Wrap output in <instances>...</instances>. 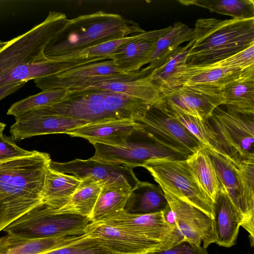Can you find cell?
<instances>
[{"instance_id": "20", "label": "cell", "mask_w": 254, "mask_h": 254, "mask_svg": "<svg viewBox=\"0 0 254 254\" xmlns=\"http://www.w3.org/2000/svg\"><path fill=\"white\" fill-rule=\"evenodd\" d=\"M139 128L140 126L134 120H114L90 123L66 134L86 139L92 144L97 143L121 146L126 142L132 132Z\"/></svg>"}, {"instance_id": "26", "label": "cell", "mask_w": 254, "mask_h": 254, "mask_svg": "<svg viewBox=\"0 0 254 254\" xmlns=\"http://www.w3.org/2000/svg\"><path fill=\"white\" fill-rule=\"evenodd\" d=\"M238 194L236 208L242 222L241 226L249 233L254 242V160L243 162L237 167Z\"/></svg>"}, {"instance_id": "11", "label": "cell", "mask_w": 254, "mask_h": 254, "mask_svg": "<svg viewBox=\"0 0 254 254\" xmlns=\"http://www.w3.org/2000/svg\"><path fill=\"white\" fill-rule=\"evenodd\" d=\"M134 121L156 141L187 158L204 147L177 119L154 104L142 118Z\"/></svg>"}, {"instance_id": "32", "label": "cell", "mask_w": 254, "mask_h": 254, "mask_svg": "<svg viewBox=\"0 0 254 254\" xmlns=\"http://www.w3.org/2000/svg\"><path fill=\"white\" fill-rule=\"evenodd\" d=\"M199 184L213 202L219 191V182L207 149L202 147L186 159Z\"/></svg>"}, {"instance_id": "39", "label": "cell", "mask_w": 254, "mask_h": 254, "mask_svg": "<svg viewBox=\"0 0 254 254\" xmlns=\"http://www.w3.org/2000/svg\"><path fill=\"white\" fill-rule=\"evenodd\" d=\"M42 254H121L113 250L103 240L88 234L74 243Z\"/></svg>"}, {"instance_id": "18", "label": "cell", "mask_w": 254, "mask_h": 254, "mask_svg": "<svg viewBox=\"0 0 254 254\" xmlns=\"http://www.w3.org/2000/svg\"><path fill=\"white\" fill-rule=\"evenodd\" d=\"M172 26L142 33L137 38L119 46L111 60L124 73L139 70L152 55L158 39L170 31Z\"/></svg>"}, {"instance_id": "2", "label": "cell", "mask_w": 254, "mask_h": 254, "mask_svg": "<svg viewBox=\"0 0 254 254\" xmlns=\"http://www.w3.org/2000/svg\"><path fill=\"white\" fill-rule=\"evenodd\" d=\"M145 32L137 23L121 15L99 11L68 19L46 47L44 54L49 59L57 58Z\"/></svg>"}, {"instance_id": "10", "label": "cell", "mask_w": 254, "mask_h": 254, "mask_svg": "<svg viewBox=\"0 0 254 254\" xmlns=\"http://www.w3.org/2000/svg\"><path fill=\"white\" fill-rule=\"evenodd\" d=\"M220 88L213 85H182L161 94L154 105L164 111L209 120L214 110L223 104Z\"/></svg>"}, {"instance_id": "42", "label": "cell", "mask_w": 254, "mask_h": 254, "mask_svg": "<svg viewBox=\"0 0 254 254\" xmlns=\"http://www.w3.org/2000/svg\"><path fill=\"white\" fill-rule=\"evenodd\" d=\"M149 254H208L206 249L183 241L165 250Z\"/></svg>"}, {"instance_id": "1", "label": "cell", "mask_w": 254, "mask_h": 254, "mask_svg": "<svg viewBox=\"0 0 254 254\" xmlns=\"http://www.w3.org/2000/svg\"><path fill=\"white\" fill-rule=\"evenodd\" d=\"M51 159L36 151L31 156L0 164V232L41 202L45 173Z\"/></svg>"}, {"instance_id": "43", "label": "cell", "mask_w": 254, "mask_h": 254, "mask_svg": "<svg viewBox=\"0 0 254 254\" xmlns=\"http://www.w3.org/2000/svg\"><path fill=\"white\" fill-rule=\"evenodd\" d=\"M26 82V81H21L0 86V100L15 92L23 87Z\"/></svg>"}, {"instance_id": "44", "label": "cell", "mask_w": 254, "mask_h": 254, "mask_svg": "<svg viewBox=\"0 0 254 254\" xmlns=\"http://www.w3.org/2000/svg\"><path fill=\"white\" fill-rule=\"evenodd\" d=\"M5 126L6 125L5 124L0 122V133L3 132V131L5 128Z\"/></svg>"}, {"instance_id": "21", "label": "cell", "mask_w": 254, "mask_h": 254, "mask_svg": "<svg viewBox=\"0 0 254 254\" xmlns=\"http://www.w3.org/2000/svg\"><path fill=\"white\" fill-rule=\"evenodd\" d=\"M124 73L112 60L96 62L74 67L59 73L34 80L41 90L63 88L69 90L76 84L95 76Z\"/></svg>"}, {"instance_id": "5", "label": "cell", "mask_w": 254, "mask_h": 254, "mask_svg": "<svg viewBox=\"0 0 254 254\" xmlns=\"http://www.w3.org/2000/svg\"><path fill=\"white\" fill-rule=\"evenodd\" d=\"M68 21L65 14L51 11L43 22L6 42L0 50V76L17 66L46 59V47Z\"/></svg>"}, {"instance_id": "4", "label": "cell", "mask_w": 254, "mask_h": 254, "mask_svg": "<svg viewBox=\"0 0 254 254\" xmlns=\"http://www.w3.org/2000/svg\"><path fill=\"white\" fill-rule=\"evenodd\" d=\"M151 106L123 94L89 89L69 91L59 102L37 109L44 113L90 123L114 120H136L142 118Z\"/></svg>"}, {"instance_id": "8", "label": "cell", "mask_w": 254, "mask_h": 254, "mask_svg": "<svg viewBox=\"0 0 254 254\" xmlns=\"http://www.w3.org/2000/svg\"><path fill=\"white\" fill-rule=\"evenodd\" d=\"M228 160L236 167L254 160V114L217 107L209 119Z\"/></svg>"}, {"instance_id": "30", "label": "cell", "mask_w": 254, "mask_h": 254, "mask_svg": "<svg viewBox=\"0 0 254 254\" xmlns=\"http://www.w3.org/2000/svg\"><path fill=\"white\" fill-rule=\"evenodd\" d=\"M193 33V28L181 22H175L170 31L158 39L152 55L146 62L149 64L145 69L151 73L159 67L181 44L189 42Z\"/></svg>"}, {"instance_id": "25", "label": "cell", "mask_w": 254, "mask_h": 254, "mask_svg": "<svg viewBox=\"0 0 254 254\" xmlns=\"http://www.w3.org/2000/svg\"><path fill=\"white\" fill-rule=\"evenodd\" d=\"M223 104L236 112L254 114V65L220 88Z\"/></svg>"}, {"instance_id": "3", "label": "cell", "mask_w": 254, "mask_h": 254, "mask_svg": "<svg viewBox=\"0 0 254 254\" xmlns=\"http://www.w3.org/2000/svg\"><path fill=\"white\" fill-rule=\"evenodd\" d=\"M193 30L187 64H211L254 44V18H200Z\"/></svg>"}, {"instance_id": "45", "label": "cell", "mask_w": 254, "mask_h": 254, "mask_svg": "<svg viewBox=\"0 0 254 254\" xmlns=\"http://www.w3.org/2000/svg\"><path fill=\"white\" fill-rule=\"evenodd\" d=\"M6 44V42H2L0 39V48L3 47Z\"/></svg>"}, {"instance_id": "13", "label": "cell", "mask_w": 254, "mask_h": 254, "mask_svg": "<svg viewBox=\"0 0 254 254\" xmlns=\"http://www.w3.org/2000/svg\"><path fill=\"white\" fill-rule=\"evenodd\" d=\"M150 73L144 68L131 73L95 76L76 84L69 91L89 89L105 90L127 95L149 105L160 96Z\"/></svg>"}, {"instance_id": "9", "label": "cell", "mask_w": 254, "mask_h": 254, "mask_svg": "<svg viewBox=\"0 0 254 254\" xmlns=\"http://www.w3.org/2000/svg\"><path fill=\"white\" fill-rule=\"evenodd\" d=\"M93 159L132 169L152 160L186 159L182 154L156 141L140 128L132 132L121 146L94 143Z\"/></svg>"}, {"instance_id": "28", "label": "cell", "mask_w": 254, "mask_h": 254, "mask_svg": "<svg viewBox=\"0 0 254 254\" xmlns=\"http://www.w3.org/2000/svg\"><path fill=\"white\" fill-rule=\"evenodd\" d=\"M81 180L52 169L49 165L45 173L41 194L42 202L56 209L65 205L75 192Z\"/></svg>"}, {"instance_id": "37", "label": "cell", "mask_w": 254, "mask_h": 254, "mask_svg": "<svg viewBox=\"0 0 254 254\" xmlns=\"http://www.w3.org/2000/svg\"><path fill=\"white\" fill-rule=\"evenodd\" d=\"M190 47L189 43L183 47L179 46L162 65L150 73L151 80L161 94L166 93L169 81L177 68L186 64Z\"/></svg>"}, {"instance_id": "35", "label": "cell", "mask_w": 254, "mask_h": 254, "mask_svg": "<svg viewBox=\"0 0 254 254\" xmlns=\"http://www.w3.org/2000/svg\"><path fill=\"white\" fill-rule=\"evenodd\" d=\"M207 150L215 170L219 190L225 191L236 206L239 189L237 167L221 155Z\"/></svg>"}, {"instance_id": "6", "label": "cell", "mask_w": 254, "mask_h": 254, "mask_svg": "<svg viewBox=\"0 0 254 254\" xmlns=\"http://www.w3.org/2000/svg\"><path fill=\"white\" fill-rule=\"evenodd\" d=\"M89 218L71 213L56 212L51 205L41 202L14 221L3 231L27 239H42L85 234Z\"/></svg>"}, {"instance_id": "15", "label": "cell", "mask_w": 254, "mask_h": 254, "mask_svg": "<svg viewBox=\"0 0 254 254\" xmlns=\"http://www.w3.org/2000/svg\"><path fill=\"white\" fill-rule=\"evenodd\" d=\"M101 222L126 229L169 248L184 241L177 227L165 220L162 211L133 214L123 210Z\"/></svg>"}, {"instance_id": "27", "label": "cell", "mask_w": 254, "mask_h": 254, "mask_svg": "<svg viewBox=\"0 0 254 254\" xmlns=\"http://www.w3.org/2000/svg\"><path fill=\"white\" fill-rule=\"evenodd\" d=\"M168 203L158 185L141 182L131 190L124 210L129 213L147 214L163 211Z\"/></svg>"}, {"instance_id": "47", "label": "cell", "mask_w": 254, "mask_h": 254, "mask_svg": "<svg viewBox=\"0 0 254 254\" xmlns=\"http://www.w3.org/2000/svg\"><path fill=\"white\" fill-rule=\"evenodd\" d=\"M1 162H0V164H1Z\"/></svg>"}, {"instance_id": "14", "label": "cell", "mask_w": 254, "mask_h": 254, "mask_svg": "<svg viewBox=\"0 0 254 254\" xmlns=\"http://www.w3.org/2000/svg\"><path fill=\"white\" fill-rule=\"evenodd\" d=\"M49 166L57 171L72 175L80 180L89 178L102 182L104 184L120 186L130 190L139 182L133 169L106 163L92 157L86 160L76 159L64 163L51 160Z\"/></svg>"}, {"instance_id": "38", "label": "cell", "mask_w": 254, "mask_h": 254, "mask_svg": "<svg viewBox=\"0 0 254 254\" xmlns=\"http://www.w3.org/2000/svg\"><path fill=\"white\" fill-rule=\"evenodd\" d=\"M140 34L106 42L74 53L52 59L64 61H74L106 58L111 60L113 54L119 46L138 38Z\"/></svg>"}, {"instance_id": "33", "label": "cell", "mask_w": 254, "mask_h": 254, "mask_svg": "<svg viewBox=\"0 0 254 254\" xmlns=\"http://www.w3.org/2000/svg\"><path fill=\"white\" fill-rule=\"evenodd\" d=\"M164 112L177 119L208 150L228 160L209 120H203L178 112Z\"/></svg>"}, {"instance_id": "7", "label": "cell", "mask_w": 254, "mask_h": 254, "mask_svg": "<svg viewBox=\"0 0 254 254\" xmlns=\"http://www.w3.org/2000/svg\"><path fill=\"white\" fill-rule=\"evenodd\" d=\"M143 167L164 192L192 205L213 218V202L201 187L186 159L152 160Z\"/></svg>"}, {"instance_id": "31", "label": "cell", "mask_w": 254, "mask_h": 254, "mask_svg": "<svg viewBox=\"0 0 254 254\" xmlns=\"http://www.w3.org/2000/svg\"><path fill=\"white\" fill-rule=\"evenodd\" d=\"M131 190L110 184H103L90 218L91 223L104 222L124 210Z\"/></svg>"}, {"instance_id": "34", "label": "cell", "mask_w": 254, "mask_h": 254, "mask_svg": "<svg viewBox=\"0 0 254 254\" xmlns=\"http://www.w3.org/2000/svg\"><path fill=\"white\" fill-rule=\"evenodd\" d=\"M181 4L195 5L208 9L211 12L231 16L232 18H254L253 0H182Z\"/></svg>"}, {"instance_id": "36", "label": "cell", "mask_w": 254, "mask_h": 254, "mask_svg": "<svg viewBox=\"0 0 254 254\" xmlns=\"http://www.w3.org/2000/svg\"><path fill=\"white\" fill-rule=\"evenodd\" d=\"M69 92L63 88L42 90L38 94L13 104L8 110L7 114L16 117L35 109L54 104L61 101Z\"/></svg>"}, {"instance_id": "12", "label": "cell", "mask_w": 254, "mask_h": 254, "mask_svg": "<svg viewBox=\"0 0 254 254\" xmlns=\"http://www.w3.org/2000/svg\"><path fill=\"white\" fill-rule=\"evenodd\" d=\"M168 205L163 211L165 220L175 225L184 238L192 244L207 249L215 243L213 219L198 208L164 192Z\"/></svg>"}, {"instance_id": "17", "label": "cell", "mask_w": 254, "mask_h": 254, "mask_svg": "<svg viewBox=\"0 0 254 254\" xmlns=\"http://www.w3.org/2000/svg\"><path fill=\"white\" fill-rule=\"evenodd\" d=\"M85 233L103 240L112 250L121 254H149L170 248L126 229L101 222H91Z\"/></svg>"}, {"instance_id": "40", "label": "cell", "mask_w": 254, "mask_h": 254, "mask_svg": "<svg viewBox=\"0 0 254 254\" xmlns=\"http://www.w3.org/2000/svg\"><path fill=\"white\" fill-rule=\"evenodd\" d=\"M211 65L218 67L242 70L254 65V44Z\"/></svg>"}, {"instance_id": "46", "label": "cell", "mask_w": 254, "mask_h": 254, "mask_svg": "<svg viewBox=\"0 0 254 254\" xmlns=\"http://www.w3.org/2000/svg\"><path fill=\"white\" fill-rule=\"evenodd\" d=\"M2 48H0V50L2 49Z\"/></svg>"}, {"instance_id": "16", "label": "cell", "mask_w": 254, "mask_h": 254, "mask_svg": "<svg viewBox=\"0 0 254 254\" xmlns=\"http://www.w3.org/2000/svg\"><path fill=\"white\" fill-rule=\"evenodd\" d=\"M10 127L14 140L40 135L66 133L90 123L83 120L44 113L36 109L15 117Z\"/></svg>"}, {"instance_id": "22", "label": "cell", "mask_w": 254, "mask_h": 254, "mask_svg": "<svg viewBox=\"0 0 254 254\" xmlns=\"http://www.w3.org/2000/svg\"><path fill=\"white\" fill-rule=\"evenodd\" d=\"M108 60L105 58L64 61L46 58L35 63L17 66L0 76V86L35 80L55 74L82 65Z\"/></svg>"}, {"instance_id": "24", "label": "cell", "mask_w": 254, "mask_h": 254, "mask_svg": "<svg viewBox=\"0 0 254 254\" xmlns=\"http://www.w3.org/2000/svg\"><path fill=\"white\" fill-rule=\"evenodd\" d=\"M87 235L33 239L7 234L0 238V254H42L74 243Z\"/></svg>"}, {"instance_id": "19", "label": "cell", "mask_w": 254, "mask_h": 254, "mask_svg": "<svg viewBox=\"0 0 254 254\" xmlns=\"http://www.w3.org/2000/svg\"><path fill=\"white\" fill-rule=\"evenodd\" d=\"M245 69L218 67L211 64H182L177 68L171 76L165 93L182 85H205L222 87L238 78Z\"/></svg>"}, {"instance_id": "41", "label": "cell", "mask_w": 254, "mask_h": 254, "mask_svg": "<svg viewBox=\"0 0 254 254\" xmlns=\"http://www.w3.org/2000/svg\"><path fill=\"white\" fill-rule=\"evenodd\" d=\"M36 150L28 151L17 146L12 137L0 133V161L33 155Z\"/></svg>"}, {"instance_id": "29", "label": "cell", "mask_w": 254, "mask_h": 254, "mask_svg": "<svg viewBox=\"0 0 254 254\" xmlns=\"http://www.w3.org/2000/svg\"><path fill=\"white\" fill-rule=\"evenodd\" d=\"M103 183L89 178L81 180V183L67 203L56 209L60 213H71L89 218L91 216Z\"/></svg>"}, {"instance_id": "23", "label": "cell", "mask_w": 254, "mask_h": 254, "mask_svg": "<svg viewBox=\"0 0 254 254\" xmlns=\"http://www.w3.org/2000/svg\"><path fill=\"white\" fill-rule=\"evenodd\" d=\"M213 222L215 243L226 248L234 245L242 218L229 196L221 190L213 202Z\"/></svg>"}]
</instances>
